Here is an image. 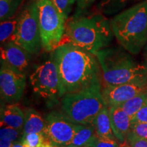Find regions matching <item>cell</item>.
Segmentation results:
<instances>
[{
    "instance_id": "cell-1",
    "label": "cell",
    "mask_w": 147,
    "mask_h": 147,
    "mask_svg": "<svg viewBox=\"0 0 147 147\" xmlns=\"http://www.w3.org/2000/svg\"><path fill=\"white\" fill-rule=\"evenodd\" d=\"M50 55L58 71L60 97L91 88H102L101 67L95 55L71 44L62 43Z\"/></svg>"
},
{
    "instance_id": "cell-2",
    "label": "cell",
    "mask_w": 147,
    "mask_h": 147,
    "mask_svg": "<svg viewBox=\"0 0 147 147\" xmlns=\"http://www.w3.org/2000/svg\"><path fill=\"white\" fill-rule=\"evenodd\" d=\"M113 37L110 21L102 14L78 13L66 22L61 44H71L95 55L107 48Z\"/></svg>"
},
{
    "instance_id": "cell-3",
    "label": "cell",
    "mask_w": 147,
    "mask_h": 147,
    "mask_svg": "<svg viewBox=\"0 0 147 147\" xmlns=\"http://www.w3.org/2000/svg\"><path fill=\"white\" fill-rule=\"evenodd\" d=\"M102 73V88L147 81V67L129 53L117 47L105 48L95 54Z\"/></svg>"
},
{
    "instance_id": "cell-4",
    "label": "cell",
    "mask_w": 147,
    "mask_h": 147,
    "mask_svg": "<svg viewBox=\"0 0 147 147\" xmlns=\"http://www.w3.org/2000/svg\"><path fill=\"white\" fill-rule=\"evenodd\" d=\"M110 25L121 47L131 55L139 54L147 44V0L114 16Z\"/></svg>"
},
{
    "instance_id": "cell-5",
    "label": "cell",
    "mask_w": 147,
    "mask_h": 147,
    "mask_svg": "<svg viewBox=\"0 0 147 147\" xmlns=\"http://www.w3.org/2000/svg\"><path fill=\"white\" fill-rule=\"evenodd\" d=\"M102 87H94L65 94L61 100V113L73 123L91 125L106 106Z\"/></svg>"
},
{
    "instance_id": "cell-6",
    "label": "cell",
    "mask_w": 147,
    "mask_h": 147,
    "mask_svg": "<svg viewBox=\"0 0 147 147\" xmlns=\"http://www.w3.org/2000/svg\"><path fill=\"white\" fill-rule=\"evenodd\" d=\"M36 2L42 49L51 53L60 45L67 20L50 0H36Z\"/></svg>"
},
{
    "instance_id": "cell-7",
    "label": "cell",
    "mask_w": 147,
    "mask_h": 147,
    "mask_svg": "<svg viewBox=\"0 0 147 147\" xmlns=\"http://www.w3.org/2000/svg\"><path fill=\"white\" fill-rule=\"evenodd\" d=\"M10 40L30 54L39 53L42 46L36 0L27 5L20 14L17 27Z\"/></svg>"
},
{
    "instance_id": "cell-8",
    "label": "cell",
    "mask_w": 147,
    "mask_h": 147,
    "mask_svg": "<svg viewBox=\"0 0 147 147\" xmlns=\"http://www.w3.org/2000/svg\"><path fill=\"white\" fill-rule=\"evenodd\" d=\"M29 81L34 93L42 98L53 102L57 97H60L58 71L51 55L32 71Z\"/></svg>"
},
{
    "instance_id": "cell-9",
    "label": "cell",
    "mask_w": 147,
    "mask_h": 147,
    "mask_svg": "<svg viewBox=\"0 0 147 147\" xmlns=\"http://www.w3.org/2000/svg\"><path fill=\"white\" fill-rule=\"evenodd\" d=\"M76 125L62 113L53 111L46 117L43 134L53 147L66 146L70 144Z\"/></svg>"
},
{
    "instance_id": "cell-10",
    "label": "cell",
    "mask_w": 147,
    "mask_h": 147,
    "mask_svg": "<svg viewBox=\"0 0 147 147\" xmlns=\"http://www.w3.org/2000/svg\"><path fill=\"white\" fill-rule=\"evenodd\" d=\"M26 86V75L1 66L0 94L5 102L14 104L21 98Z\"/></svg>"
},
{
    "instance_id": "cell-11",
    "label": "cell",
    "mask_w": 147,
    "mask_h": 147,
    "mask_svg": "<svg viewBox=\"0 0 147 147\" xmlns=\"http://www.w3.org/2000/svg\"><path fill=\"white\" fill-rule=\"evenodd\" d=\"M146 89L147 81L130 82L102 88V95L108 107L120 106Z\"/></svg>"
},
{
    "instance_id": "cell-12",
    "label": "cell",
    "mask_w": 147,
    "mask_h": 147,
    "mask_svg": "<svg viewBox=\"0 0 147 147\" xmlns=\"http://www.w3.org/2000/svg\"><path fill=\"white\" fill-rule=\"evenodd\" d=\"M32 54L23 48L9 41L1 45V66L20 74H25L28 69Z\"/></svg>"
},
{
    "instance_id": "cell-13",
    "label": "cell",
    "mask_w": 147,
    "mask_h": 147,
    "mask_svg": "<svg viewBox=\"0 0 147 147\" xmlns=\"http://www.w3.org/2000/svg\"><path fill=\"white\" fill-rule=\"evenodd\" d=\"M109 114L112 129L120 143L126 141L131 125V119L121 106H110Z\"/></svg>"
},
{
    "instance_id": "cell-14",
    "label": "cell",
    "mask_w": 147,
    "mask_h": 147,
    "mask_svg": "<svg viewBox=\"0 0 147 147\" xmlns=\"http://www.w3.org/2000/svg\"><path fill=\"white\" fill-rule=\"evenodd\" d=\"M25 121V112L14 104H5L1 108V127L22 129Z\"/></svg>"
},
{
    "instance_id": "cell-15",
    "label": "cell",
    "mask_w": 147,
    "mask_h": 147,
    "mask_svg": "<svg viewBox=\"0 0 147 147\" xmlns=\"http://www.w3.org/2000/svg\"><path fill=\"white\" fill-rule=\"evenodd\" d=\"M97 138V135L93 125H77L74 136L69 144L77 146L91 147Z\"/></svg>"
},
{
    "instance_id": "cell-16",
    "label": "cell",
    "mask_w": 147,
    "mask_h": 147,
    "mask_svg": "<svg viewBox=\"0 0 147 147\" xmlns=\"http://www.w3.org/2000/svg\"><path fill=\"white\" fill-rule=\"evenodd\" d=\"M93 126L98 137L117 140L112 129L109 108L108 106H104L97 115L93 123Z\"/></svg>"
},
{
    "instance_id": "cell-17",
    "label": "cell",
    "mask_w": 147,
    "mask_h": 147,
    "mask_svg": "<svg viewBox=\"0 0 147 147\" xmlns=\"http://www.w3.org/2000/svg\"><path fill=\"white\" fill-rule=\"evenodd\" d=\"M45 127V119L33 108H29L25 112L23 134L43 133Z\"/></svg>"
},
{
    "instance_id": "cell-18",
    "label": "cell",
    "mask_w": 147,
    "mask_h": 147,
    "mask_svg": "<svg viewBox=\"0 0 147 147\" xmlns=\"http://www.w3.org/2000/svg\"><path fill=\"white\" fill-rule=\"evenodd\" d=\"M144 1L146 0H100L98 8L102 13L112 14L119 12L132 3H139Z\"/></svg>"
},
{
    "instance_id": "cell-19",
    "label": "cell",
    "mask_w": 147,
    "mask_h": 147,
    "mask_svg": "<svg viewBox=\"0 0 147 147\" xmlns=\"http://www.w3.org/2000/svg\"><path fill=\"white\" fill-rule=\"evenodd\" d=\"M147 100V89L136 95L133 98L127 101L120 106L129 117L132 119L138 112L140 110Z\"/></svg>"
},
{
    "instance_id": "cell-20",
    "label": "cell",
    "mask_w": 147,
    "mask_h": 147,
    "mask_svg": "<svg viewBox=\"0 0 147 147\" xmlns=\"http://www.w3.org/2000/svg\"><path fill=\"white\" fill-rule=\"evenodd\" d=\"M19 142L26 147H53L48 142L43 133L23 134Z\"/></svg>"
},
{
    "instance_id": "cell-21",
    "label": "cell",
    "mask_w": 147,
    "mask_h": 147,
    "mask_svg": "<svg viewBox=\"0 0 147 147\" xmlns=\"http://www.w3.org/2000/svg\"><path fill=\"white\" fill-rule=\"evenodd\" d=\"M18 19V17H12L5 21H1L0 25V41L1 45L9 41L15 32L17 27Z\"/></svg>"
},
{
    "instance_id": "cell-22",
    "label": "cell",
    "mask_w": 147,
    "mask_h": 147,
    "mask_svg": "<svg viewBox=\"0 0 147 147\" xmlns=\"http://www.w3.org/2000/svg\"><path fill=\"white\" fill-rule=\"evenodd\" d=\"M21 0H0L1 21L14 17Z\"/></svg>"
},
{
    "instance_id": "cell-23",
    "label": "cell",
    "mask_w": 147,
    "mask_h": 147,
    "mask_svg": "<svg viewBox=\"0 0 147 147\" xmlns=\"http://www.w3.org/2000/svg\"><path fill=\"white\" fill-rule=\"evenodd\" d=\"M23 130L16 129L10 127L2 126L0 129V139L6 140L12 142H15L19 137L23 136Z\"/></svg>"
},
{
    "instance_id": "cell-24",
    "label": "cell",
    "mask_w": 147,
    "mask_h": 147,
    "mask_svg": "<svg viewBox=\"0 0 147 147\" xmlns=\"http://www.w3.org/2000/svg\"><path fill=\"white\" fill-rule=\"evenodd\" d=\"M54 6L66 20L68 18L71 7L77 0H50Z\"/></svg>"
},
{
    "instance_id": "cell-25",
    "label": "cell",
    "mask_w": 147,
    "mask_h": 147,
    "mask_svg": "<svg viewBox=\"0 0 147 147\" xmlns=\"http://www.w3.org/2000/svg\"><path fill=\"white\" fill-rule=\"evenodd\" d=\"M128 135L147 140V123H131Z\"/></svg>"
},
{
    "instance_id": "cell-26",
    "label": "cell",
    "mask_w": 147,
    "mask_h": 147,
    "mask_svg": "<svg viewBox=\"0 0 147 147\" xmlns=\"http://www.w3.org/2000/svg\"><path fill=\"white\" fill-rule=\"evenodd\" d=\"M117 140L110 139L107 138L98 137L92 144L91 147H119Z\"/></svg>"
},
{
    "instance_id": "cell-27",
    "label": "cell",
    "mask_w": 147,
    "mask_h": 147,
    "mask_svg": "<svg viewBox=\"0 0 147 147\" xmlns=\"http://www.w3.org/2000/svg\"><path fill=\"white\" fill-rule=\"evenodd\" d=\"M147 123V100L140 110L131 119V123Z\"/></svg>"
},
{
    "instance_id": "cell-28",
    "label": "cell",
    "mask_w": 147,
    "mask_h": 147,
    "mask_svg": "<svg viewBox=\"0 0 147 147\" xmlns=\"http://www.w3.org/2000/svg\"><path fill=\"white\" fill-rule=\"evenodd\" d=\"M126 140L131 147H147L146 140L138 138L128 135Z\"/></svg>"
},
{
    "instance_id": "cell-29",
    "label": "cell",
    "mask_w": 147,
    "mask_h": 147,
    "mask_svg": "<svg viewBox=\"0 0 147 147\" xmlns=\"http://www.w3.org/2000/svg\"><path fill=\"white\" fill-rule=\"evenodd\" d=\"M94 1L95 0H77V6H78L79 12H81L89 8L92 3L94 2Z\"/></svg>"
},
{
    "instance_id": "cell-30",
    "label": "cell",
    "mask_w": 147,
    "mask_h": 147,
    "mask_svg": "<svg viewBox=\"0 0 147 147\" xmlns=\"http://www.w3.org/2000/svg\"><path fill=\"white\" fill-rule=\"evenodd\" d=\"M13 143L14 142L6 140L0 139V147H12Z\"/></svg>"
},
{
    "instance_id": "cell-31",
    "label": "cell",
    "mask_w": 147,
    "mask_h": 147,
    "mask_svg": "<svg viewBox=\"0 0 147 147\" xmlns=\"http://www.w3.org/2000/svg\"><path fill=\"white\" fill-rule=\"evenodd\" d=\"M143 58H144V64L147 67V44L144 48L143 51Z\"/></svg>"
},
{
    "instance_id": "cell-32",
    "label": "cell",
    "mask_w": 147,
    "mask_h": 147,
    "mask_svg": "<svg viewBox=\"0 0 147 147\" xmlns=\"http://www.w3.org/2000/svg\"><path fill=\"white\" fill-rule=\"evenodd\" d=\"M12 147H26L25 145L22 144L21 142H14L12 145Z\"/></svg>"
},
{
    "instance_id": "cell-33",
    "label": "cell",
    "mask_w": 147,
    "mask_h": 147,
    "mask_svg": "<svg viewBox=\"0 0 147 147\" xmlns=\"http://www.w3.org/2000/svg\"><path fill=\"white\" fill-rule=\"evenodd\" d=\"M119 147H131V146H130V145L129 144V143L127 142L126 140L123 142L120 143V144H119Z\"/></svg>"
},
{
    "instance_id": "cell-34",
    "label": "cell",
    "mask_w": 147,
    "mask_h": 147,
    "mask_svg": "<svg viewBox=\"0 0 147 147\" xmlns=\"http://www.w3.org/2000/svg\"><path fill=\"white\" fill-rule=\"evenodd\" d=\"M60 147H89V146H74V145H66V146H60Z\"/></svg>"
}]
</instances>
